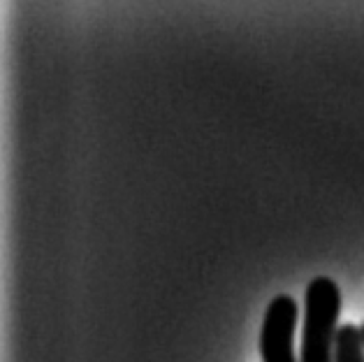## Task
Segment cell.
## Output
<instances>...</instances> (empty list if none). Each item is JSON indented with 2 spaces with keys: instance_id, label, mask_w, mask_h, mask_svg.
Here are the masks:
<instances>
[{
  "instance_id": "obj_1",
  "label": "cell",
  "mask_w": 364,
  "mask_h": 362,
  "mask_svg": "<svg viewBox=\"0 0 364 362\" xmlns=\"http://www.w3.org/2000/svg\"><path fill=\"white\" fill-rule=\"evenodd\" d=\"M341 290L330 277H316L304 293L299 362H334Z\"/></svg>"
},
{
  "instance_id": "obj_2",
  "label": "cell",
  "mask_w": 364,
  "mask_h": 362,
  "mask_svg": "<svg viewBox=\"0 0 364 362\" xmlns=\"http://www.w3.org/2000/svg\"><path fill=\"white\" fill-rule=\"evenodd\" d=\"M299 304L290 295H277L267 304L260 330L262 362H299L295 358V330Z\"/></svg>"
},
{
  "instance_id": "obj_3",
  "label": "cell",
  "mask_w": 364,
  "mask_h": 362,
  "mask_svg": "<svg viewBox=\"0 0 364 362\" xmlns=\"http://www.w3.org/2000/svg\"><path fill=\"white\" fill-rule=\"evenodd\" d=\"M334 362H364V341L358 325H341L336 334Z\"/></svg>"
},
{
  "instance_id": "obj_4",
  "label": "cell",
  "mask_w": 364,
  "mask_h": 362,
  "mask_svg": "<svg viewBox=\"0 0 364 362\" xmlns=\"http://www.w3.org/2000/svg\"><path fill=\"white\" fill-rule=\"evenodd\" d=\"M360 330H362V341H364V323H362V328H360Z\"/></svg>"
}]
</instances>
